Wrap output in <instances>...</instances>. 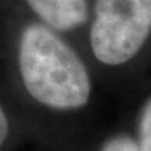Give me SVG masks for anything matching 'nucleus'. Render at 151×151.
Instances as JSON below:
<instances>
[{
	"label": "nucleus",
	"mask_w": 151,
	"mask_h": 151,
	"mask_svg": "<svg viewBox=\"0 0 151 151\" xmlns=\"http://www.w3.org/2000/svg\"><path fill=\"white\" fill-rule=\"evenodd\" d=\"M25 88L34 99L57 109L83 106L91 93L90 77L70 46L40 23L26 26L19 51Z\"/></svg>",
	"instance_id": "nucleus-1"
},
{
	"label": "nucleus",
	"mask_w": 151,
	"mask_h": 151,
	"mask_svg": "<svg viewBox=\"0 0 151 151\" xmlns=\"http://www.w3.org/2000/svg\"><path fill=\"white\" fill-rule=\"evenodd\" d=\"M151 31V0H97L91 48L100 62L120 65L133 59Z\"/></svg>",
	"instance_id": "nucleus-2"
},
{
	"label": "nucleus",
	"mask_w": 151,
	"mask_h": 151,
	"mask_svg": "<svg viewBox=\"0 0 151 151\" xmlns=\"http://www.w3.org/2000/svg\"><path fill=\"white\" fill-rule=\"evenodd\" d=\"M45 23L56 29H71L86 20V0H26Z\"/></svg>",
	"instance_id": "nucleus-3"
},
{
	"label": "nucleus",
	"mask_w": 151,
	"mask_h": 151,
	"mask_svg": "<svg viewBox=\"0 0 151 151\" xmlns=\"http://www.w3.org/2000/svg\"><path fill=\"white\" fill-rule=\"evenodd\" d=\"M139 151H151V99L143 106L139 122Z\"/></svg>",
	"instance_id": "nucleus-4"
},
{
	"label": "nucleus",
	"mask_w": 151,
	"mask_h": 151,
	"mask_svg": "<svg viewBox=\"0 0 151 151\" xmlns=\"http://www.w3.org/2000/svg\"><path fill=\"white\" fill-rule=\"evenodd\" d=\"M102 151H139V147L131 137L116 136L105 143Z\"/></svg>",
	"instance_id": "nucleus-5"
},
{
	"label": "nucleus",
	"mask_w": 151,
	"mask_h": 151,
	"mask_svg": "<svg viewBox=\"0 0 151 151\" xmlns=\"http://www.w3.org/2000/svg\"><path fill=\"white\" fill-rule=\"evenodd\" d=\"M6 136H8V119H6V114L0 106V147L5 142Z\"/></svg>",
	"instance_id": "nucleus-6"
}]
</instances>
